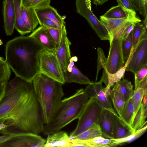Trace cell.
I'll return each mask as SVG.
<instances>
[{"label": "cell", "mask_w": 147, "mask_h": 147, "mask_svg": "<svg viewBox=\"0 0 147 147\" xmlns=\"http://www.w3.org/2000/svg\"><path fill=\"white\" fill-rule=\"evenodd\" d=\"M0 123L6 126L0 131L3 135L42 133V113L32 82L15 76L6 83L0 101Z\"/></svg>", "instance_id": "6da1fadb"}, {"label": "cell", "mask_w": 147, "mask_h": 147, "mask_svg": "<svg viewBox=\"0 0 147 147\" xmlns=\"http://www.w3.org/2000/svg\"><path fill=\"white\" fill-rule=\"evenodd\" d=\"M5 60L16 76L32 82L40 73L39 53L42 49L32 38L22 36L5 45Z\"/></svg>", "instance_id": "7a4b0ae2"}, {"label": "cell", "mask_w": 147, "mask_h": 147, "mask_svg": "<svg viewBox=\"0 0 147 147\" xmlns=\"http://www.w3.org/2000/svg\"><path fill=\"white\" fill-rule=\"evenodd\" d=\"M88 98L84 89L81 88L76 90L73 95L62 100L50 120L44 125L42 134L47 135L56 133L78 119Z\"/></svg>", "instance_id": "3957f363"}, {"label": "cell", "mask_w": 147, "mask_h": 147, "mask_svg": "<svg viewBox=\"0 0 147 147\" xmlns=\"http://www.w3.org/2000/svg\"><path fill=\"white\" fill-rule=\"evenodd\" d=\"M32 82L42 110L45 124H46L56 111L64 95L63 84L41 73L36 75Z\"/></svg>", "instance_id": "277c9868"}, {"label": "cell", "mask_w": 147, "mask_h": 147, "mask_svg": "<svg viewBox=\"0 0 147 147\" xmlns=\"http://www.w3.org/2000/svg\"><path fill=\"white\" fill-rule=\"evenodd\" d=\"M122 42L121 38L113 40L110 44L107 58L103 56L98 58L97 74H98L101 69L103 68L108 76L110 73H115L124 66L125 63L123 56Z\"/></svg>", "instance_id": "5b68a950"}, {"label": "cell", "mask_w": 147, "mask_h": 147, "mask_svg": "<svg viewBox=\"0 0 147 147\" xmlns=\"http://www.w3.org/2000/svg\"><path fill=\"white\" fill-rule=\"evenodd\" d=\"M102 108L95 98L89 99L78 118L76 127L69 136L70 140L97 124L98 116Z\"/></svg>", "instance_id": "8992f818"}, {"label": "cell", "mask_w": 147, "mask_h": 147, "mask_svg": "<svg viewBox=\"0 0 147 147\" xmlns=\"http://www.w3.org/2000/svg\"><path fill=\"white\" fill-rule=\"evenodd\" d=\"M40 73L64 84L63 72L55 52L42 49L39 53Z\"/></svg>", "instance_id": "52a82bcc"}, {"label": "cell", "mask_w": 147, "mask_h": 147, "mask_svg": "<svg viewBox=\"0 0 147 147\" xmlns=\"http://www.w3.org/2000/svg\"><path fill=\"white\" fill-rule=\"evenodd\" d=\"M76 12L87 20L89 25L101 40H109V32L92 11L90 0H76Z\"/></svg>", "instance_id": "ba28073f"}, {"label": "cell", "mask_w": 147, "mask_h": 147, "mask_svg": "<svg viewBox=\"0 0 147 147\" xmlns=\"http://www.w3.org/2000/svg\"><path fill=\"white\" fill-rule=\"evenodd\" d=\"M130 59L126 71L134 74L147 65V34L139 40L131 51Z\"/></svg>", "instance_id": "9c48e42d"}, {"label": "cell", "mask_w": 147, "mask_h": 147, "mask_svg": "<svg viewBox=\"0 0 147 147\" xmlns=\"http://www.w3.org/2000/svg\"><path fill=\"white\" fill-rule=\"evenodd\" d=\"M102 78L99 82H93L88 85L84 90L89 98H94L97 100L102 108L107 109L115 115H117L113 108L109 95L111 92V88H104Z\"/></svg>", "instance_id": "30bf717a"}, {"label": "cell", "mask_w": 147, "mask_h": 147, "mask_svg": "<svg viewBox=\"0 0 147 147\" xmlns=\"http://www.w3.org/2000/svg\"><path fill=\"white\" fill-rule=\"evenodd\" d=\"M46 140L39 135L26 133L12 135L0 144V147H44Z\"/></svg>", "instance_id": "8fae6325"}, {"label": "cell", "mask_w": 147, "mask_h": 147, "mask_svg": "<svg viewBox=\"0 0 147 147\" xmlns=\"http://www.w3.org/2000/svg\"><path fill=\"white\" fill-rule=\"evenodd\" d=\"M71 44L67 36L65 25L62 26L59 43L55 53L63 73L66 70L71 58L70 48Z\"/></svg>", "instance_id": "7c38bea8"}, {"label": "cell", "mask_w": 147, "mask_h": 147, "mask_svg": "<svg viewBox=\"0 0 147 147\" xmlns=\"http://www.w3.org/2000/svg\"><path fill=\"white\" fill-rule=\"evenodd\" d=\"M29 36L33 38L44 50L53 52L56 51L57 46L45 27L40 26Z\"/></svg>", "instance_id": "4fadbf2b"}, {"label": "cell", "mask_w": 147, "mask_h": 147, "mask_svg": "<svg viewBox=\"0 0 147 147\" xmlns=\"http://www.w3.org/2000/svg\"><path fill=\"white\" fill-rule=\"evenodd\" d=\"M100 21L106 27L109 32L110 44L113 40L116 32L127 23L141 21L137 16L120 19H111L104 17L102 16H100Z\"/></svg>", "instance_id": "5bb4252c"}, {"label": "cell", "mask_w": 147, "mask_h": 147, "mask_svg": "<svg viewBox=\"0 0 147 147\" xmlns=\"http://www.w3.org/2000/svg\"><path fill=\"white\" fill-rule=\"evenodd\" d=\"M115 115H117L105 108H102L101 111L97 124L100 128L102 136L105 138H114L113 129Z\"/></svg>", "instance_id": "9a60e30c"}, {"label": "cell", "mask_w": 147, "mask_h": 147, "mask_svg": "<svg viewBox=\"0 0 147 147\" xmlns=\"http://www.w3.org/2000/svg\"><path fill=\"white\" fill-rule=\"evenodd\" d=\"M2 13L5 34L7 36H10L13 33L16 23L13 0L3 1Z\"/></svg>", "instance_id": "2e32d148"}, {"label": "cell", "mask_w": 147, "mask_h": 147, "mask_svg": "<svg viewBox=\"0 0 147 147\" xmlns=\"http://www.w3.org/2000/svg\"><path fill=\"white\" fill-rule=\"evenodd\" d=\"M75 61L71 58L66 70L63 73L65 83H76L84 85L92 83L93 82L91 81L76 66L74 62Z\"/></svg>", "instance_id": "e0dca14e"}, {"label": "cell", "mask_w": 147, "mask_h": 147, "mask_svg": "<svg viewBox=\"0 0 147 147\" xmlns=\"http://www.w3.org/2000/svg\"><path fill=\"white\" fill-rule=\"evenodd\" d=\"M47 136L44 147H70L69 136L66 132L59 131Z\"/></svg>", "instance_id": "ac0fdd59"}, {"label": "cell", "mask_w": 147, "mask_h": 147, "mask_svg": "<svg viewBox=\"0 0 147 147\" xmlns=\"http://www.w3.org/2000/svg\"><path fill=\"white\" fill-rule=\"evenodd\" d=\"M37 18H46L53 21L59 28L65 25V22L62 17L58 13L57 10L50 6L47 7L34 9Z\"/></svg>", "instance_id": "d6986e66"}, {"label": "cell", "mask_w": 147, "mask_h": 147, "mask_svg": "<svg viewBox=\"0 0 147 147\" xmlns=\"http://www.w3.org/2000/svg\"><path fill=\"white\" fill-rule=\"evenodd\" d=\"M134 132L132 129L125 123L118 115H115L114 138H123L131 135Z\"/></svg>", "instance_id": "ffe728a7"}, {"label": "cell", "mask_w": 147, "mask_h": 147, "mask_svg": "<svg viewBox=\"0 0 147 147\" xmlns=\"http://www.w3.org/2000/svg\"><path fill=\"white\" fill-rule=\"evenodd\" d=\"M21 11L22 19L25 25L28 29L32 32L39 24L34 10L31 7L26 8L22 4Z\"/></svg>", "instance_id": "44dd1931"}, {"label": "cell", "mask_w": 147, "mask_h": 147, "mask_svg": "<svg viewBox=\"0 0 147 147\" xmlns=\"http://www.w3.org/2000/svg\"><path fill=\"white\" fill-rule=\"evenodd\" d=\"M102 16L111 19H120L137 16L135 11L128 9L118 5L110 8Z\"/></svg>", "instance_id": "7402d4cb"}, {"label": "cell", "mask_w": 147, "mask_h": 147, "mask_svg": "<svg viewBox=\"0 0 147 147\" xmlns=\"http://www.w3.org/2000/svg\"><path fill=\"white\" fill-rule=\"evenodd\" d=\"M13 2L16 18L15 28L22 36L31 32V31L25 25L22 19L21 11V0H13Z\"/></svg>", "instance_id": "603a6c76"}, {"label": "cell", "mask_w": 147, "mask_h": 147, "mask_svg": "<svg viewBox=\"0 0 147 147\" xmlns=\"http://www.w3.org/2000/svg\"><path fill=\"white\" fill-rule=\"evenodd\" d=\"M147 91V77L134 90L131 97L134 109L135 115L141 104L144 95Z\"/></svg>", "instance_id": "cb8c5ba5"}, {"label": "cell", "mask_w": 147, "mask_h": 147, "mask_svg": "<svg viewBox=\"0 0 147 147\" xmlns=\"http://www.w3.org/2000/svg\"><path fill=\"white\" fill-rule=\"evenodd\" d=\"M134 86L131 82L123 77L119 81L115 83L113 88L121 94L126 102L132 96L134 92Z\"/></svg>", "instance_id": "d4e9b609"}, {"label": "cell", "mask_w": 147, "mask_h": 147, "mask_svg": "<svg viewBox=\"0 0 147 147\" xmlns=\"http://www.w3.org/2000/svg\"><path fill=\"white\" fill-rule=\"evenodd\" d=\"M147 115V103L142 102L133 119L131 127L134 131L146 123Z\"/></svg>", "instance_id": "484cf974"}, {"label": "cell", "mask_w": 147, "mask_h": 147, "mask_svg": "<svg viewBox=\"0 0 147 147\" xmlns=\"http://www.w3.org/2000/svg\"><path fill=\"white\" fill-rule=\"evenodd\" d=\"M147 125L135 131L131 135L125 138L120 139H111L110 147H115L124 143L131 142L140 137L146 130Z\"/></svg>", "instance_id": "4316f807"}, {"label": "cell", "mask_w": 147, "mask_h": 147, "mask_svg": "<svg viewBox=\"0 0 147 147\" xmlns=\"http://www.w3.org/2000/svg\"><path fill=\"white\" fill-rule=\"evenodd\" d=\"M134 115V107L131 98L125 102L120 117L125 123L132 128L131 125Z\"/></svg>", "instance_id": "83f0119b"}, {"label": "cell", "mask_w": 147, "mask_h": 147, "mask_svg": "<svg viewBox=\"0 0 147 147\" xmlns=\"http://www.w3.org/2000/svg\"><path fill=\"white\" fill-rule=\"evenodd\" d=\"M111 90L109 97L117 114L120 117L125 103V99L122 95L118 91L113 88Z\"/></svg>", "instance_id": "f1b7e54d"}, {"label": "cell", "mask_w": 147, "mask_h": 147, "mask_svg": "<svg viewBox=\"0 0 147 147\" xmlns=\"http://www.w3.org/2000/svg\"><path fill=\"white\" fill-rule=\"evenodd\" d=\"M100 136H102L100 128L98 124H95L88 129L74 137L72 139H78L88 140L96 137Z\"/></svg>", "instance_id": "f546056e"}, {"label": "cell", "mask_w": 147, "mask_h": 147, "mask_svg": "<svg viewBox=\"0 0 147 147\" xmlns=\"http://www.w3.org/2000/svg\"><path fill=\"white\" fill-rule=\"evenodd\" d=\"M137 22L135 23L132 30L133 49L145 34H147V29L142 24Z\"/></svg>", "instance_id": "4dcf8cb0"}, {"label": "cell", "mask_w": 147, "mask_h": 147, "mask_svg": "<svg viewBox=\"0 0 147 147\" xmlns=\"http://www.w3.org/2000/svg\"><path fill=\"white\" fill-rule=\"evenodd\" d=\"M133 47L132 31L122 42V49L124 62L125 63L129 58Z\"/></svg>", "instance_id": "1f68e13d"}, {"label": "cell", "mask_w": 147, "mask_h": 147, "mask_svg": "<svg viewBox=\"0 0 147 147\" xmlns=\"http://www.w3.org/2000/svg\"><path fill=\"white\" fill-rule=\"evenodd\" d=\"M91 147H110L111 139L102 136H98L88 140Z\"/></svg>", "instance_id": "d6a6232c"}, {"label": "cell", "mask_w": 147, "mask_h": 147, "mask_svg": "<svg viewBox=\"0 0 147 147\" xmlns=\"http://www.w3.org/2000/svg\"><path fill=\"white\" fill-rule=\"evenodd\" d=\"M10 76V69L5 60L0 62V81L7 82Z\"/></svg>", "instance_id": "836d02e7"}, {"label": "cell", "mask_w": 147, "mask_h": 147, "mask_svg": "<svg viewBox=\"0 0 147 147\" xmlns=\"http://www.w3.org/2000/svg\"><path fill=\"white\" fill-rule=\"evenodd\" d=\"M135 10L145 18L147 15V0H132Z\"/></svg>", "instance_id": "e575fe53"}, {"label": "cell", "mask_w": 147, "mask_h": 147, "mask_svg": "<svg viewBox=\"0 0 147 147\" xmlns=\"http://www.w3.org/2000/svg\"><path fill=\"white\" fill-rule=\"evenodd\" d=\"M147 65L142 67L134 74L135 88L139 85L147 77Z\"/></svg>", "instance_id": "d590c367"}, {"label": "cell", "mask_w": 147, "mask_h": 147, "mask_svg": "<svg viewBox=\"0 0 147 147\" xmlns=\"http://www.w3.org/2000/svg\"><path fill=\"white\" fill-rule=\"evenodd\" d=\"M39 24L47 28H57L58 27L56 23L53 20L46 18H37Z\"/></svg>", "instance_id": "8d00e7d4"}, {"label": "cell", "mask_w": 147, "mask_h": 147, "mask_svg": "<svg viewBox=\"0 0 147 147\" xmlns=\"http://www.w3.org/2000/svg\"><path fill=\"white\" fill-rule=\"evenodd\" d=\"M51 0H34L31 7L34 9L43 8L49 6Z\"/></svg>", "instance_id": "74e56055"}, {"label": "cell", "mask_w": 147, "mask_h": 147, "mask_svg": "<svg viewBox=\"0 0 147 147\" xmlns=\"http://www.w3.org/2000/svg\"><path fill=\"white\" fill-rule=\"evenodd\" d=\"M61 27L60 28H47L57 47L60 41L61 33Z\"/></svg>", "instance_id": "f35d334b"}, {"label": "cell", "mask_w": 147, "mask_h": 147, "mask_svg": "<svg viewBox=\"0 0 147 147\" xmlns=\"http://www.w3.org/2000/svg\"><path fill=\"white\" fill-rule=\"evenodd\" d=\"M71 147H91L88 140L78 139H74L70 140Z\"/></svg>", "instance_id": "ab89813d"}, {"label": "cell", "mask_w": 147, "mask_h": 147, "mask_svg": "<svg viewBox=\"0 0 147 147\" xmlns=\"http://www.w3.org/2000/svg\"><path fill=\"white\" fill-rule=\"evenodd\" d=\"M118 5L123 7L132 11H135L132 0H116Z\"/></svg>", "instance_id": "60d3db41"}, {"label": "cell", "mask_w": 147, "mask_h": 147, "mask_svg": "<svg viewBox=\"0 0 147 147\" xmlns=\"http://www.w3.org/2000/svg\"><path fill=\"white\" fill-rule=\"evenodd\" d=\"M136 22H131L127 28L122 36V40L125 39L130 32L133 30Z\"/></svg>", "instance_id": "b9f144b4"}, {"label": "cell", "mask_w": 147, "mask_h": 147, "mask_svg": "<svg viewBox=\"0 0 147 147\" xmlns=\"http://www.w3.org/2000/svg\"><path fill=\"white\" fill-rule=\"evenodd\" d=\"M7 82L0 81V101L4 95Z\"/></svg>", "instance_id": "7bdbcfd3"}, {"label": "cell", "mask_w": 147, "mask_h": 147, "mask_svg": "<svg viewBox=\"0 0 147 147\" xmlns=\"http://www.w3.org/2000/svg\"><path fill=\"white\" fill-rule=\"evenodd\" d=\"M34 0H21L22 4L25 7H30L31 5Z\"/></svg>", "instance_id": "ee69618b"}, {"label": "cell", "mask_w": 147, "mask_h": 147, "mask_svg": "<svg viewBox=\"0 0 147 147\" xmlns=\"http://www.w3.org/2000/svg\"><path fill=\"white\" fill-rule=\"evenodd\" d=\"M109 0H93V4L96 6L101 5L107 2Z\"/></svg>", "instance_id": "f6af8a7d"}, {"label": "cell", "mask_w": 147, "mask_h": 147, "mask_svg": "<svg viewBox=\"0 0 147 147\" xmlns=\"http://www.w3.org/2000/svg\"><path fill=\"white\" fill-rule=\"evenodd\" d=\"M144 18H145L143 21L142 24L146 28H147V15Z\"/></svg>", "instance_id": "bcb514c9"}, {"label": "cell", "mask_w": 147, "mask_h": 147, "mask_svg": "<svg viewBox=\"0 0 147 147\" xmlns=\"http://www.w3.org/2000/svg\"><path fill=\"white\" fill-rule=\"evenodd\" d=\"M5 125L3 123H0V131H1L5 128Z\"/></svg>", "instance_id": "7dc6e473"}, {"label": "cell", "mask_w": 147, "mask_h": 147, "mask_svg": "<svg viewBox=\"0 0 147 147\" xmlns=\"http://www.w3.org/2000/svg\"><path fill=\"white\" fill-rule=\"evenodd\" d=\"M4 60L3 57H0V62L4 61Z\"/></svg>", "instance_id": "c3c4849f"}, {"label": "cell", "mask_w": 147, "mask_h": 147, "mask_svg": "<svg viewBox=\"0 0 147 147\" xmlns=\"http://www.w3.org/2000/svg\"><path fill=\"white\" fill-rule=\"evenodd\" d=\"M3 44V42L0 39V45H1Z\"/></svg>", "instance_id": "681fc988"}]
</instances>
